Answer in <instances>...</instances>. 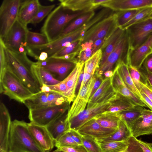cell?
Listing matches in <instances>:
<instances>
[{
	"mask_svg": "<svg viewBox=\"0 0 152 152\" xmlns=\"http://www.w3.org/2000/svg\"><path fill=\"white\" fill-rule=\"evenodd\" d=\"M112 77H105L104 79L98 89L90 98L88 104L111 102L116 98L117 94L112 85Z\"/></svg>",
	"mask_w": 152,
	"mask_h": 152,
	"instance_id": "17",
	"label": "cell"
},
{
	"mask_svg": "<svg viewBox=\"0 0 152 152\" xmlns=\"http://www.w3.org/2000/svg\"><path fill=\"white\" fill-rule=\"evenodd\" d=\"M70 104L68 102L61 105L29 110L28 118L31 122L46 127L56 118L68 110Z\"/></svg>",
	"mask_w": 152,
	"mask_h": 152,
	"instance_id": "6",
	"label": "cell"
},
{
	"mask_svg": "<svg viewBox=\"0 0 152 152\" xmlns=\"http://www.w3.org/2000/svg\"><path fill=\"white\" fill-rule=\"evenodd\" d=\"M110 103L106 111L120 112L136 106L128 99L118 94L116 98Z\"/></svg>",
	"mask_w": 152,
	"mask_h": 152,
	"instance_id": "35",
	"label": "cell"
},
{
	"mask_svg": "<svg viewBox=\"0 0 152 152\" xmlns=\"http://www.w3.org/2000/svg\"><path fill=\"white\" fill-rule=\"evenodd\" d=\"M6 68L14 74L34 94L41 91L42 86L33 69L34 62L27 56L26 52L11 50L5 46Z\"/></svg>",
	"mask_w": 152,
	"mask_h": 152,
	"instance_id": "1",
	"label": "cell"
},
{
	"mask_svg": "<svg viewBox=\"0 0 152 152\" xmlns=\"http://www.w3.org/2000/svg\"><path fill=\"white\" fill-rule=\"evenodd\" d=\"M82 145L87 152H102L99 143L95 138L88 135H82Z\"/></svg>",
	"mask_w": 152,
	"mask_h": 152,
	"instance_id": "42",
	"label": "cell"
},
{
	"mask_svg": "<svg viewBox=\"0 0 152 152\" xmlns=\"http://www.w3.org/2000/svg\"><path fill=\"white\" fill-rule=\"evenodd\" d=\"M84 64L78 62L68 76L64 80L67 88L66 97L70 103L76 97L75 90L78 80Z\"/></svg>",
	"mask_w": 152,
	"mask_h": 152,
	"instance_id": "25",
	"label": "cell"
},
{
	"mask_svg": "<svg viewBox=\"0 0 152 152\" xmlns=\"http://www.w3.org/2000/svg\"><path fill=\"white\" fill-rule=\"evenodd\" d=\"M55 6V4L46 6L41 5L37 14L31 23L36 24L41 22L46 16L50 13Z\"/></svg>",
	"mask_w": 152,
	"mask_h": 152,
	"instance_id": "43",
	"label": "cell"
},
{
	"mask_svg": "<svg viewBox=\"0 0 152 152\" xmlns=\"http://www.w3.org/2000/svg\"><path fill=\"white\" fill-rule=\"evenodd\" d=\"M128 67L133 83L140 92L143 85L149 84L147 79L140 69H137L130 66H128Z\"/></svg>",
	"mask_w": 152,
	"mask_h": 152,
	"instance_id": "38",
	"label": "cell"
},
{
	"mask_svg": "<svg viewBox=\"0 0 152 152\" xmlns=\"http://www.w3.org/2000/svg\"><path fill=\"white\" fill-rule=\"evenodd\" d=\"M110 102L88 104L87 108L77 116L69 120L71 129L77 131L86 122L106 111Z\"/></svg>",
	"mask_w": 152,
	"mask_h": 152,
	"instance_id": "13",
	"label": "cell"
},
{
	"mask_svg": "<svg viewBox=\"0 0 152 152\" xmlns=\"http://www.w3.org/2000/svg\"><path fill=\"white\" fill-rule=\"evenodd\" d=\"M151 49L152 50V46L151 47Z\"/></svg>",
	"mask_w": 152,
	"mask_h": 152,
	"instance_id": "61",
	"label": "cell"
},
{
	"mask_svg": "<svg viewBox=\"0 0 152 152\" xmlns=\"http://www.w3.org/2000/svg\"><path fill=\"white\" fill-rule=\"evenodd\" d=\"M93 42V41L90 40L81 44L77 57L78 62L85 64L93 55L92 50V45Z\"/></svg>",
	"mask_w": 152,
	"mask_h": 152,
	"instance_id": "40",
	"label": "cell"
},
{
	"mask_svg": "<svg viewBox=\"0 0 152 152\" xmlns=\"http://www.w3.org/2000/svg\"><path fill=\"white\" fill-rule=\"evenodd\" d=\"M41 5L38 0H21L17 20L27 27L36 15Z\"/></svg>",
	"mask_w": 152,
	"mask_h": 152,
	"instance_id": "22",
	"label": "cell"
},
{
	"mask_svg": "<svg viewBox=\"0 0 152 152\" xmlns=\"http://www.w3.org/2000/svg\"><path fill=\"white\" fill-rule=\"evenodd\" d=\"M7 152H44L38 145L28 129V123L15 120L12 121Z\"/></svg>",
	"mask_w": 152,
	"mask_h": 152,
	"instance_id": "2",
	"label": "cell"
},
{
	"mask_svg": "<svg viewBox=\"0 0 152 152\" xmlns=\"http://www.w3.org/2000/svg\"><path fill=\"white\" fill-rule=\"evenodd\" d=\"M26 42L27 45L29 46H40L49 43L45 34L32 32L28 29L26 34Z\"/></svg>",
	"mask_w": 152,
	"mask_h": 152,
	"instance_id": "39",
	"label": "cell"
},
{
	"mask_svg": "<svg viewBox=\"0 0 152 152\" xmlns=\"http://www.w3.org/2000/svg\"><path fill=\"white\" fill-rule=\"evenodd\" d=\"M140 91L144 93L152 101V88L149 84L143 85Z\"/></svg>",
	"mask_w": 152,
	"mask_h": 152,
	"instance_id": "55",
	"label": "cell"
},
{
	"mask_svg": "<svg viewBox=\"0 0 152 152\" xmlns=\"http://www.w3.org/2000/svg\"><path fill=\"white\" fill-rule=\"evenodd\" d=\"M141 99L152 111V101L151 99L144 93L140 92Z\"/></svg>",
	"mask_w": 152,
	"mask_h": 152,
	"instance_id": "54",
	"label": "cell"
},
{
	"mask_svg": "<svg viewBox=\"0 0 152 152\" xmlns=\"http://www.w3.org/2000/svg\"><path fill=\"white\" fill-rule=\"evenodd\" d=\"M71 137L79 145H82V135L80 134L77 131L70 129L69 131Z\"/></svg>",
	"mask_w": 152,
	"mask_h": 152,
	"instance_id": "50",
	"label": "cell"
},
{
	"mask_svg": "<svg viewBox=\"0 0 152 152\" xmlns=\"http://www.w3.org/2000/svg\"><path fill=\"white\" fill-rule=\"evenodd\" d=\"M53 152H87L83 145L59 147Z\"/></svg>",
	"mask_w": 152,
	"mask_h": 152,
	"instance_id": "46",
	"label": "cell"
},
{
	"mask_svg": "<svg viewBox=\"0 0 152 152\" xmlns=\"http://www.w3.org/2000/svg\"><path fill=\"white\" fill-rule=\"evenodd\" d=\"M40 66L49 72L57 80L61 81L69 75L70 70L76 64L63 59L51 57L43 61H37Z\"/></svg>",
	"mask_w": 152,
	"mask_h": 152,
	"instance_id": "11",
	"label": "cell"
},
{
	"mask_svg": "<svg viewBox=\"0 0 152 152\" xmlns=\"http://www.w3.org/2000/svg\"><path fill=\"white\" fill-rule=\"evenodd\" d=\"M118 27L115 13L110 15L98 22L85 33L82 43L91 40L93 42L104 37H108Z\"/></svg>",
	"mask_w": 152,
	"mask_h": 152,
	"instance_id": "9",
	"label": "cell"
},
{
	"mask_svg": "<svg viewBox=\"0 0 152 152\" xmlns=\"http://www.w3.org/2000/svg\"><path fill=\"white\" fill-rule=\"evenodd\" d=\"M113 71L112 70H110L106 72L104 75L105 77H111L113 76Z\"/></svg>",
	"mask_w": 152,
	"mask_h": 152,
	"instance_id": "59",
	"label": "cell"
},
{
	"mask_svg": "<svg viewBox=\"0 0 152 152\" xmlns=\"http://www.w3.org/2000/svg\"><path fill=\"white\" fill-rule=\"evenodd\" d=\"M143 152H152V143L144 142L136 138Z\"/></svg>",
	"mask_w": 152,
	"mask_h": 152,
	"instance_id": "53",
	"label": "cell"
},
{
	"mask_svg": "<svg viewBox=\"0 0 152 152\" xmlns=\"http://www.w3.org/2000/svg\"><path fill=\"white\" fill-rule=\"evenodd\" d=\"M83 74L84 71L83 69L80 72L78 80L75 90V94L76 96L77 95V94H78L80 88L81 84L83 79Z\"/></svg>",
	"mask_w": 152,
	"mask_h": 152,
	"instance_id": "57",
	"label": "cell"
},
{
	"mask_svg": "<svg viewBox=\"0 0 152 152\" xmlns=\"http://www.w3.org/2000/svg\"><path fill=\"white\" fill-rule=\"evenodd\" d=\"M152 5V0H108L101 6L116 12L138 9Z\"/></svg>",
	"mask_w": 152,
	"mask_h": 152,
	"instance_id": "20",
	"label": "cell"
},
{
	"mask_svg": "<svg viewBox=\"0 0 152 152\" xmlns=\"http://www.w3.org/2000/svg\"><path fill=\"white\" fill-rule=\"evenodd\" d=\"M68 110L59 115L46 126L55 141L71 129L67 114Z\"/></svg>",
	"mask_w": 152,
	"mask_h": 152,
	"instance_id": "23",
	"label": "cell"
},
{
	"mask_svg": "<svg viewBox=\"0 0 152 152\" xmlns=\"http://www.w3.org/2000/svg\"><path fill=\"white\" fill-rule=\"evenodd\" d=\"M68 102L66 97L56 92L41 91L33 94L23 103L30 110L61 105Z\"/></svg>",
	"mask_w": 152,
	"mask_h": 152,
	"instance_id": "8",
	"label": "cell"
},
{
	"mask_svg": "<svg viewBox=\"0 0 152 152\" xmlns=\"http://www.w3.org/2000/svg\"><path fill=\"white\" fill-rule=\"evenodd\" d=\"M125 29L118 27L107 38L101 49L102 56L99 65L102 64L107 57L114 50L118 41L123 35Z\"/></svg>",
	"mask_w": 152,
	"mask_h": 152,
	"instance_id": "27",
	"label": "cell"
},
{
	"mask_svg": "<svg viewBox=\"0 0 152 152\" xmlns=\"http://www.w3.org/2000/svg\"><path fill=\"white\" fill-rule=\"evenodd\" d=\"M140 69L145 75L148 84L152 88V72L147 71L142 66Z\"/></svg>",
	"mask_w": 152,
	"mask_h": 152,
	"instance_id": "56",
	"label": "cell"
},
{
	"mask_svg": "<svg viewBox=\"0 0 152 152\" xmlns=\"http://www.w3.org/2000/svg\"><path fill=\"white\" fill-rule=\"evenodd\" d=\"M28 30L17 20L5 36L3 39L1 38L5 47L17 52L21 46L26 48L27 46L26 40Z\"/></svg>",
	"mask_w": 152,
	"mask_h": 152,
	"instance_id": "12",
	"label": "cell"
},
{
	"mask_svg": "<svg viewBox=\"0 0 152 152\" xmlns=\"http://www.w3.org/2000/svg\"><path fill=\"white\" fill-rule=\"evenodd\" d=\"M9 112L4 103L0 104V152H7L11 124Z\"/></svg>",
	"mask_w": 152,
	"mask_h": 152,
	"instance_id": "21",
	"label": "cell"
},
{
	"mask_svg": "<svg viewBox=\"0 0 152 152\" xmlns=\"http://www.w3.org/2000/svg\"><path fill=\"white\" fill-rule=\"evenodd\" d=\"M129 39L130 49L144 43L152 34V18L131 25L126 29Z\"/></svg>",
	"mask_w": 152,
	"mask_h": 152,
	"instance_id": "10",
	"label": "cell"
},
{
	"mask_svg": "<svg viewBox=\"0 0 152 152\" xmlns=\"http://www.w3.org/2000/svg\"><path fill=\"white\" fill-rule=\"evenodd\" d=\"M102 51L100 49L85 63L83 68V79L80 89H81L95 74L99 68L102 58Z\"/></svg>",
	"mask_w": 152,
	"mask_h": 152,
	"instance_id": "26",
	"label": "cell"
},
{
	"mask_svg": "<svg viewBox=\"0 0 152 152\" xmlns=\"http://www.w3.org/2000/svg\"><path fill=\"white\" fill-rule=\"evenodd\" d=\"M129 139L127 141L119 142L97 141L102 152H123L126 150L129 146Z\"/></svg>",
	"mask_w": 152,
	"mask_h": 152,
	"instance_id": "36",
	"label": "cell"
},
{
	"mask_svg": "<svg viewBox=\"0 0 152 152\" xmlns=\"http://www.w3.org/2000/svg\"><path fill=\"white\" fill-rule=\"evenodd\" d=\"M69 11L59 4L48 15L41 28V32L47 36L49 42L59 38L64 28L71 21L91 11L70 13Z\"/></svg>",
	"mask_w": 152,
	"mask_h": 152,
	"instance_id": "3",
	"label": "cell"
},
{
	"mask_svg": "<svg viewBox=\"0 0 152 152\" xmlns=\"http://www.w3.org/2000/svg\"><path fill=\"white\" fill-rule=\"evenodd\" d=\"M144 108L136 106L119 112L121 120L129 128L132 123L140 117Z\"/></svg>",
	"mask_w": 152,
	"mask_h": 152,
	"instance_id": "34",
	"label": "cell"
},
{
	"mask_svg": "<svg viewBox=\"0 0 152 152\" xmlns=\"http://www.w3.org/2000/svg\"><path fill=\"white\" fill-rule=\"evenodd\" d=\"M129 129L132 136L136 138L152 134V111L144 108L141 116L132 123Z\"/></svg>",
	"mask_w": 152,
	"mask_h": 152,
	"instance_id": "16",
	"label": "cell"
},
{
	"mask_svg": "<svg viewBox=\"0 0 152 152\" xmlns=\"http://www.w3.org/2000/svg\"><path fill=\"white\" fill-rule=\"evenodd\" d=\"M48 58V54L44 52H43L40 54L37 61H43L46 60Z\"/></svg>",
	"mask_w": 152,
	"mask_h": 152,
	"instance_id": "58",
	"label": "cell"
},
{
	"mask_svg": "<svg viewBox=\"0 0 152 152\" xmlns=\"http://www.w3.org/2000/svg\"><path fill=\"white\" fill-rule=\"evenodd\" d=\"M147 71L152 72V53L148 55L144 60L142 66Z\"/></svg>",
	"mask_w": 152,
	"mask_h": 152,
	"instance_id": "51",
	"label": "cell"
},
{
	"mask_svg": "<svg viewBox=\"0 0 152 152\" xmlns=\"http://www.w3.org/2000/svg\"><path fill=\"white\" fill-rule=\"evenodd\" d=\"M115 67L125 85L141 99L140 93L135 86L130 76L128 65L124 61L120 60L116 64Z\"/></svg>",
	"mask_w": 152,
	"mask_h": 152,
	"instance_id": "30",
	"label": "cell"
},
{
	"mask_svg": "<svg viewBox=\"0 0 152 152\" xmlns=\"http://www.w3.org/2000/svg\"><path fill=\"white\" fill-rule=\"evenodd\" d=\"M152 13V5L142 8L131 20L121 28L125 29L131 25L142 21L149 17Z\"/></svg>",
	"mask_w": 152,
	"mask_h": 152,
	"instance_id": "41",
	"label": "cell"
},
{
	"mask_svg": "<svg viewBox=\"0 0 152 152\" xmlns=\"http://www.w3.org/2000/svg\"><path fill=\"white\" fill-rule=\"evenodd\" d=\"M94 10L87 12L71 22L65 27L60 37H61L72 32L82 26L91 19L95 15Z\"/></svg>",
	"mask_w": 152,
	"mask_h": 152,
	"instance_id": "32",
	"label": "cell"
},
{
	"mask_svg": "<svg viewBox=\"0 0 152 152\" xmlns=\"http://www.w3.org/2000/svg\"><path fill=\"white\" fill-rule=\"evenodd\" d=\"M94 75L96 77V79L93 85L90 98L94 95L97 90L104 80L102 75L96 72L95 73Z\"/></svg>",
	"mask_w": 152,
	"mask_h": 152,
	"instance_id": "49",
	"label": "cell"
},
{
	"mask_svg": "<svg viewBox=\"0 0 152 152\" xmlns=\"http://www.w3.org/2000/svg\"><path fill=\"white\" fill-rule=\"evenodd\" d=\"M107 38L104 37L99 39L93 42L92 45V50L93 54L101 49Z\"/></svg>",
	"mask_w": 152,
	"mask_h": 152,
	"instance_id": "52",
	"label": "cell"
},
{
	"mask_svg": "<svg viewBox=\"0 0 152 152\" xmlns=\"http://www.w3.org/2000/svg\"><path fill=\"white\" fill-rule=\"evenodd\" d=\"M129 145L127 149L123 152H143L136 138L133 136L129 139Z\"/></svg>",
	"mask_w": 152,
	"mask_h": 152,
	"instance_id": "48",
	"label": "cell"
},
{
	"mask_svg": "<svg viewBox=\"0 0 152 152\" xmlns=\"http://www.w3.org/2000/svg\"><path fill=\"white\" fill-rule=\"evenodd\" d=\"M79 145L70 136L69 131L61 136L55 141V145L56 148L59 147L75 146Z\"/></svg>",
	"mask_w": 152,
	"mask_h": 152,
	"instance_id": "45",
	"label": "cell"
},
{
	"mask_svg": "<svg viewBox=\"0 0 152 152\" xmlns=\"http://www.w3.org/2000/svg\"><path fill=\"white\" fill-rule=\"evenodd\" d=\"M94 118L102 126L111 129H118L121 121L119 112L107 111L98 115Z\"/></svg>",
	"mask_w": 152,
	"mask_h": 152,
	"instance_id": "28",
	"label": "cell"
},
{
	"mask_svg": "<svg viewBox=\"0 0 152 152\" xmlns=\"http://www.w3.org/2000/svg\"><path fill=\"white\" fill-rule=\"evenodd\" d=\"M113 87L117 93L126 97L135 105L148 107L146 104L129 89L124 82L114 86Z\"/></svg>",
	"mask_w": 152,
	"mask_h": 152,
	"instance_id": "33",
	"label": "cell"
},
{
	"mask_svg": "<svg viewBox=\"0 0 152 152\" xmlns=\"http://www.w3.org/2000/svg\"><path fill=\"white\" fill-rule=\"evenodd\" d=\"M82 41V39H80L71 42L69 45L63 48L53 57L59 58L75 51L80 47Z\"/></svg>",
	"mask_w": 152,
	"mask_h": 152,
	"instance_id": "44",
	"label": "cell"
},
{
	"mask_svg": "<svg viewBox=\"0 0 152 152\" xmlns=\"http://www.w3.org/2000/svg\"><path fill=\"white\" fill-rule=\"evenodd\" d=\"M130 49V44L127 31L125 29L116 46L107 57L104 62L99 65L96 72L102 76L106 71L112 70L113 66L122 60L128 65V55Z\"/></svg>",
	"mask_w": 152,
	"mask_h": 152,
	"instance_id": "5",
	"label": "cell"
},
{
	"mask_svg": "<svg viewBox=\"0 0 152 152\" xmlns=\"http://www.w3.org/2000/svg\"><path fill=\"white\" fill-rule=\"evenodd\" d=\"M0 93L19 102L24 101L34 94L14 74L7 68L0 76Z\"/></svg>",
	"mask_w": 152,
	"mask_h": 152,
	"instance_id": "4",
	"label": "cell"
},
{
	"mask_svg": "<svg viewBox=\"0 0 152 152\" xmlns=\"http://www.w3.org/2000/svg\"><path fill=\"white\" fill-rule=\"evenodd\" d=\"M21 0H4L0 8V38H3L17 20Z\"/></svg>",
	"mask_w": 152,
	"mask_h": 152,
	"instance_id": "7",
	"label": "cell"
},
{
	"mask_svg": "<svg viewBox=\"0 0 152 152\" xmlns=\"http://www.w3.org/2000/svg\"><path fill=\"white\" fill-rule=\"evenodd\" d=\"M0 76L6 68L5 53V46L2 39L0 38Z\"/></svg>",
	"mask_w": 152,
	"mask_h": 152,
	"instance_id": "47",
	"label": "cell"
},
{
	"mask_svg": "<svg viewBox=\"0 0 152 152\" xmlns=\"http://www.w3.org/2000/svg\"><path fill=\"white\" fill-rule=\"evenodd\" d=\"M60 4L73 11H92L107 1L106 0H60Z\"/></svg>",
	"mask_w": 152,
	"mask_h": 152,
	"instance_id": "24",
	"label": "cell"
},
{
	"mask_svg": "<svg viewBox=\"0 0 152 152\" xmlns=\"http://www.w3.org/2000/svg\"><path fill=\"white\" fill-rule=\"evenodd\" d=\"M150 17L152 18V13L151 14Z\"/></svg>",
	"mask_w": 152,
	"mask_h": 152,
	"instance_id": "60",
	"label": "cell"
},
{
	"mask_svg": "<svg viewBox=\"0 0 152 152\" xmlns=\"http://www.w3.org/2000/svg\"><path fill=\"white\" fill-rule=\"evenodd\" d=\"M117 129L102 126L94 118L84 124L77 131L82 135L89 136L99 140L110 136Z\"/></svg>",
	"mask_w": 152,
	"mask_h": 152,
	"instance_id": "19",
	"label": "cell"
},
{
	"mask_svg": "<svg viewBox=\"0 0 152 152\" xmlns=\"http://www.w3.org/2000/svg\"><path fill=\"white\" fill-rule=\"evenodd\" d=\"M132 135L129 128L121 120L118 129L110 136L101 139L99 142H119L127 141Z\"/></svg>",
	"mask_w": 152,
	"mask_h": 152,
	"instance_id": "29",
	"label": "cell"
},
{
	"mask_svg": "<svg viewBox=\"0 0 152 152\" xmlns=\"http://www.w3.org/2000/svg\"><path fill=\"white\" fill-rule=\"evenodd\" d=\"M96 77L94 74L79 91L73 103L68 110L69 120L77 116L84 111L88 103Z\"/></svg>",
	"mask_w": 152,
	"mask_h": 152,
	"instance_id": "14",
	"label": "cell"
},
{
	"mask_svg": "<svg viewBox=\"0 0 152 152\" xmlns=\"http://www.w3.org/2000/svg\"><path fill=\"white\" fill-rule=\"evenodd\" d=\"M152 34L143 44L137 48L130 49L128 55V65L137 69L142 66L147 56L152 53Z\"/></svg>",
	"mask_w": 152,
	"mask_h": 152,
	"instance_id": "18",
	"label": "cell"
},
{
	"mask_svg": "<svg viewBox=\"0 0 152 152\" xmlns=\"http://www.w3.org/2000/svg\"><path fill=\"white\" fill-rule=\"evenodd\" d=\"M33 69L42 87L43 85H55L61 82L55 79L49 72L40 66L37 62H34Z\"/></svg>",
	"mask_w": 152,
	"mask_h": 152,
	"instance_id": "31",
	"label": "cell"
},
{
	"mask_svg": "<svg viewBox=\"0 0 152 152\" xmlns=\"http://www.w3.org/2000/svg\"><path fill=\"white\" fill-rule=\"evenodd\" d=\"M142 8L116 12L115 13L117 26L121 28L131 20Z\"/></svg>",
	"mask_w": 152,
	"mask_h": 152,
	"instance_id": "37",
	"label": "cell"
},
{
	"mask_svg": "<svg viewBox=\"0 0 152 152\" xmlns=\"http://www.w3.org/2000/svg\"><path fill=\"white\" fill-rule=\"evenodd\" d=\"M29 130L34 141L44 152H49L55 145V141L46 127L31 122L28 123Z\"/></svg>",
	"mask_w": 152,
	"mask_h": 152,
	"instance_id": "15",
	"label": "cell"
}]
</instances>
